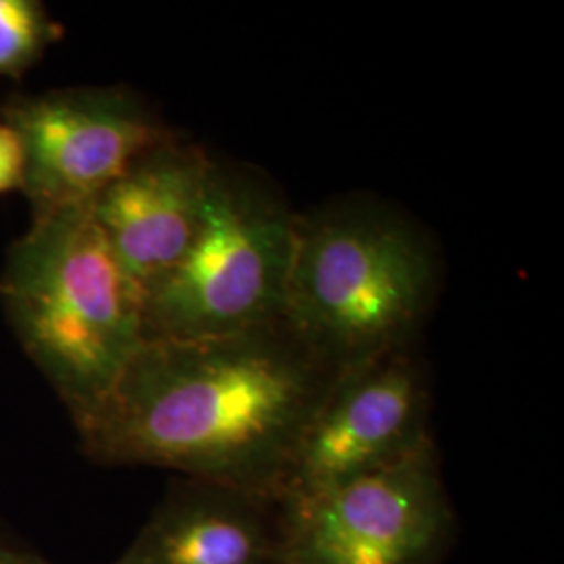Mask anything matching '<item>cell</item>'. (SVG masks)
I'll list each match as a JSON object with an SVG mask.
<instances>
[{"instance_id": "obj_11", "label": "cell", "mask_w": 564, "mask_h": 564, "mask_svg": "<svg viewBox=\"0 0 564 564\" xmlns=\"http://www.w3.org/2000/svg\"><path fill=\"white\" fill-rule=\"evenodd\" d=\"M23 186V147L20 137L0 121V195Z\"/></svg>"}, {"instance_id": "obj_10", "label": "cell", "mask_w": 564, "mask_h": 564, "mask_svg": "<svg viewBox=\"0 0 564 564\" xmlns=\"http://www.w3.org/2000/svg\"><path fill=\"white\" fill-rule=\"evenodd\" d=\"M61 36L36 0H0V76L21 78Z\"/></svg>"}, {"instance_id": "obj_12", "label": "cell", "mask_w": 564, "mask_h": 564, "mask_svg": "<svg viewBox=\"0 0 564 564\" xmlns=\"http://www.w3.org/2000/svg\"><path fill=\"white\" fill-rule=\"evenodd\" d=\"M0 564H55L46 561L30 545L18 544L15 540L0 533Z\"/></svg>"}, {"instance_id": "obj_3", "label": "cell", "mask_w": 564, "mask_h": 564, "mask_svg": "<svg viewBox=\"0 0 564 564\" xmlns=\"http://www.w3.org/2000/svg\"><path fill=\"white\" fill-rule=\"evenodd\" d=\"M0 297L21 347L82 423L144 343V293L90 205L32 218L11 245Z\"/></svg>"}, {"instance_id": "obj_4", "label": "cell", "mask_w": 564, "mask_h": 564, "mask_svg": "<svg viewBox=\"0 0 564 564\" xmlns=\"http://www.w3.org/2000/svg\"><path fill=\"white\" fill-rule=\"evenodd\" d=\"M295 228L297 214L272 182L216 160L195 241L144 291V341L281 323Z\"/></svg>"}, {"instance_id": "obj_8", "label": "cell", "mask_w": 564, "mask_h": 564, "mask_svg": "<svg viewBox=\"0 0 564 564\" xmlns=\"http://www.w3.org/2000/svg\"><path fill=\"white\" fill-rule=\"evenodd\" d=\"M214 163L205 149L174 137L142 153L90 203L109 247L142 293L195 241Z\"/></svg>"}, {"instance_id": "obj_2", "label": "cell", "mask_w": 564, "mask_h": 564, "mask_svg": "<svg viewBox=\"0 0 564 564\" xmlns=\"http://www.w3.org/2000/svg\"><path fill=\"white\" fill-rule=\"evenodd\" d=\"M442 262L421 224L349 197L297 214L281 323L343 372L414 347L440 293Z\"/></svg>"}, {"instance_id": "obj_5", "label": "cell", "mask_w": 564, "mask_h": 564, "mask_svg": "<svg viewBox=\"0 0 564 564\" xmlns=\"http://www.w3.org/2000/svg\"><path fill=\"white\" fill-rule=\"evenodd\" d=\"M279 502L284 564H437L454 531L435 442L381 470Z\"/></svg>"}, {"instance_id": "obj_1", "label": "cell", "mask_w": 564, "mask_h": 564, "mask_svg": "<svg viewBox=\"0 0 564 564\" xmlns=\"http://www.w3.org/2000/svg\"><path fill=\"white\" fill-rule=\"evenodd\" d=\"M337 377L282 323L147 339L76 429L95 463L158 466L279 498Z\"/></svg>"}, {"instance_id": "obj_9", "label": "cell", "mask_w": 564, "mask_h": 564, "mask_svg": "<svg viewBox=\"0 0 564 564\" xmlns=\"http://www.w3.org/2000/svg\"><path fill=\"white\" fill-rule=\"evenodd\" d=\"M111 564H284L281 502L235 485L178 477Z\"/></svg>"}, {"instance_id": "obj_7", "label": "cell", "mask_w": 564, "mask_h": 564, "mask_svg": "<svg viewBox=\"0 0 564 564\" xmlns=\"http://www.w3.org/2000/svg\"><path fill=\"white\" fill-rule=\"evenodd\" d=\"M431 393L414 347L339 372L307 424L279 498L316 494L405 460L429 444Z\"/></svg>"}, {"instance_id": "obj_6", "label": "cell", "mask_w": 564, "mask_h": 564, "mask_svg": "<svg viewBox=\"0 0 564 564\" xmlns=\"http://www.w3.org/2000/svg\"><path fill=\"white\" fill-rule=\"evenodd\" d=\"M0 118L23 147L21 191L32 218L90 205L142 153L176 137L123 88L20 95L0 107Z\"/></svg>"}]
</instances>
